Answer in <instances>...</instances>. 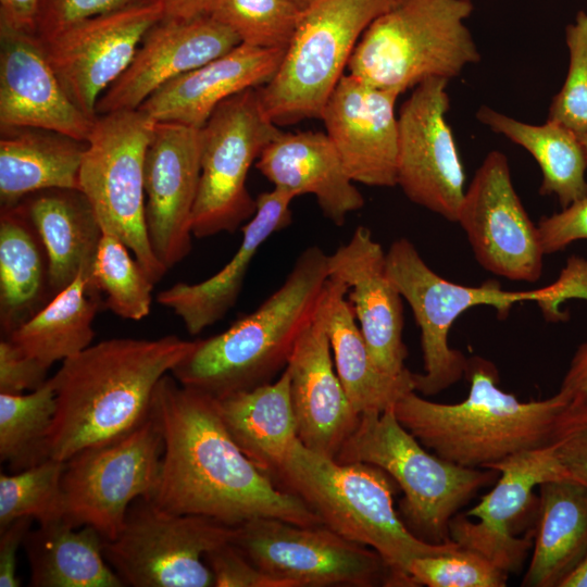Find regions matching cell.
I'll use <instances>...</instances> for the list:
<instances>
[{"label": "cell", "mask_w": 587, "mask_h": 587, "mask_svg": "<svg viewBox=\"0 0 587 587\" xmlns=\"http://www.w3.org/2000/svg\"><path fill=\"white\" fill-rule=\"evenodd\" d=\"M151 414L164 439L159 485L151 498L160 508L229 526L257 517L323 524L302 499L280 489L240 450L214 398L166 374L154 389Z\"/></svg>", "instance_id": "obj_1"}, {"label": "cell", "mask_w": 587, "mask_h": 587, "mask_svg": "<svg viewBox=\"0 0 587 587\" xmlns=\"http://www.w3.org/2000/svg\"><path fill=\"white\" fill-rule=\"evenodd\" d=\"M195 345L175 335L112 338L64 360L51 376L57 408L48 439L50 458L65 462L140 426L150 417L159 380Z\"/></svg>", "instance_id": "obj_2"}, {"label": "cell", "mask_w": 587, "mask_h": 587, "mask_svg": "<svg viewBox=\"0 0 587 587\" xmlns=\"http://www.w3.org/2000/svg\"><path fill=\"white\" fill-rule=\"evenodd\" d=\"M327 255L317 246L304 249L278 289L223 333L197 339L171 375L214 399L271 383L316 314L329 276Z\"/></svg>", "instance_id": "obj_3"}, {"label": "cell", "mask_w": 587, "mask_h": 587, "mask_svg": "<svg viewBox=\"0 0 587 587\" xmlns=\"http://www.w3.org/2000/svg\"><path fill=\"white\" fill-rule=\"evenodd\" d=\"M467 397L437 403L410 391L394 407L401 425L424 447L454 464L487 469L521 451L546 447L567 407L559 390L542 400L521 401L498 386L496 366L469 359Z\"/></svg>", "instance_id": "obj_4"}, {"label": "cell", "mask_w": 587, "mask_h": 587, "mask_svg": "<svg viewBox=\"0 0 587 587\" xmlns=\"http://www.w3.org/2000/svg\"><path fill=\"white\" fill-rule=\"evenodd\" d=\"M273 480L302 499L325 526L375 550L401 587H415L409 575L412 560L458 547L454 541L437 545L413 535L395 509L394 479L375 465L340 463L297 439Z\"/></svg>", "instance_id": "obj_5"}, {"label": "cell", "mask_w": 587, "mask_h": 587, "mask_svg": "<svg viewBox=\"0 0 587 587\" xmlns=\"http://www.w3.org/2000/svg\"><path fill=\"white\" fill-rule=\"evenodd\" d=\"M472 0H399L361 36L348 73L399 95L429 78H451L479 62L465 24Z\"/></svg>", "instance_id": "obj_6"}, {"label": "cell", "mask_w": 587, "mask_h": 587, "mask_svg": "<svg viewBox=\"0 0 587 587\" xmlns=\"http://www.w3.org/2000/svg\"><path fill=\"white\" fill-rule=\"evenodd\" d=\"M387 273L412 310L421 330L423 373H414L415 391L434 396L458 383L467 371L469 359L449 346L452 324L473 307L489 305L504 319L515 303L534 301L547 321L569 319L561 311L562 286L554 283L539 289L509 291L499 282L480 286L449 282L434 272L407 238L395 240L386 252Z\"/></svg>", "instance_id": "obj_7"}, {"label": "cell", "mask_w": 587, "mask_h": 587, "mask_svg": "<svg viewBox=\"0 0 587 587\" xmlns=\"http://www.w3.org/2000/svg\"><path fill=\"white\" fill-rule=\"evenodd\" d=\"M423 447L390 408L361 414L335 460L369 463L386 472L403 492L399 514L408 529L421 540L446 544L452 541L451 519L499 472L461 466Z\"/></svg>", "instance_id": "obj_8"}, {"label": "cell", "mask_w": 587, "mask_h": 587, "mask_svg": "<svg viewBox=\"0 0 587 587\" xmlns=\"http://www.w3.org/2000/svg\"><path fill=\"white\" fill-rule=\"evenodd\" d=\"M399 0H316L300 11L294 37L272 79L257 88L277 126L321 118L370 24Z\"/></svg>", "instance_id": "obj_9"}, {"label": "cell", "mask_w": 587, "mask_h": 587, "mask_svg": "<svg viewBox=\"0 0 587 587\" xmlns=\"http://www.w3.org/2000/svg\"><path fill=\"white\" fill-rule=\"evenodd\" d=\"M154 125L138 109L97 115L79 170V190L102 232L122 240L157 284L167 270L152 251L146 222L145 160Z\"/></svg>", "instance_id": "obj_10"}, {"label": "cell", "mask_w": 587, "mask_h": 587, "mask_svg": "<svg viewBox=\"0 0 587 587\" xmlns=\"http://www.w3.org/2000/svg\"><path fill=\"white\" fill-rule=\"evenodd\" d=\"M236 534L237 526L173 513L152 499L138 498L116 537L104 541L103 554L125 586L209 587L213 576L205 554L233 542Z\"/></svg>", "instance_id": "obj_11"}, {"label": "cell", "mask_w": 587, "mask_h": 587, "mask_svg": "<svg viewBox=\"0 0 587 587\" xmlns=\"http://www.w3.org/2000/svg\"><path fill=\"white\" fill-rule=\"evenodd\" d=\"M257 88L221 102L201 128V172L191 214L197 238L233 234L255 213L257 201L246 185L248 173L282 132L264 113Z\"/></svg>", "instance_id": "obj_12"}, {"label": "cell", "mask_w": 587, "mask_h": 587, "mask_svg": "<svg viewBox=\"0 0 587 587\" xmlns=\"http://www.w3.org/2000/svg\"><path fill=\"white\" fill-rule=\"evenodd\" d=\"M163 453V435L152 414L127 435L78 451L65 461L62 476L64 517L112 540L130 504L154 496Z\"/></svg>", "instance_id": "obj_13"}, {"label": "cell", "mask_w": 587, "mask_h": 587, "mask_svg": "<svg viewBox=\"0 0 587 587\" xmlns=\"http://www.w3.org/2000/svg\"><path fill=\"white\" fill-rule=\"evenodd\" d=\"M233 544L261 571L289 587H401L375 550L324 524L302 526L257 517L237 526Z\"/></svg>", "instance_id": "obj_14"}, {"label": "cell", "mask_w": 587, "mask_h": 587, "mask_svg": "<svg viewBox=\"0 0 587 587\" xmlns=\"http://www.w3.org/2000/svg\"><path fill=\"white\" fill-rule=\"evenodd\" d=\"M487 469L500 474L495 487L466 513L451 519L450 539L508 574L517 573L534 545L535 528L517 536V529L537 516L534 489L545 482L570 476L547 446L517 452Z\"/></svg>", "instance_id": "obj_15"}, {"label": "cell", "mask_w": 587, "mask_h": 587, "mask_svg": "<svg viewBox=\"0 0 587 587\" xmlns=\"http://www.w3.org/2000/svg\"><path fill=\"white\" fill-rule=\"evenodd\" d=\"M449 80L429 78L414 87L398 114L397 185L412 202L457 222L465 174L446 114Z\"/></svg>", "instance_id": "obj_16"}, {"label": "cell", "mask_w": 587, "mask_h": 587, "mask_svg": "<svg viewBox=\"0 0 587 587\" xmlns=\"http://www.w3.org/2000/svg\"><path fill=\"white\" fill-rule=\"evenodd\" d=\"M457 223L476 261L490 273L517 282H537L545 255L538 227L512 184L507 157L490 151L465 190Z\"/></svg>", "instance_id": "obj_17"}, {"label": "cell", "mask_w": 587, "mask_h": 587, "mask_svg": "<svg viewBox=\"0 0 587 587\" xmlns=\"http://www.w3.org/2000/svg\"><path fill=\"white\" fill-rule=\"evenodd\" d=\"M162 18L157 1L87 18L40 41L70 99L96 118L100 96L128 67L146 33Z\"/></svg>", "instance_id": "obj_18"}, {"label": "cell", "mask_w": 587, "mask_h": 587, "mask_svg": "<svg viewBox=\"0 0 587 587\" xmlns=\"http://www.w3.org/2000/svg\"><path fill=\"white\" fill-rule=\"evenodd\" d=\"M201 153V128L155 123L145 160L146 222L152 251L167 271L191 250Z\"/></svg>", "instance_id": "obj_19"}, {"label": "cell", "mask_w": 587, "mask_h": 587, "mask_svg": "<svg viewBox=\"0 0 587 587\" xmlns=\"http://www.w3.org/2000/svg\"><path fill=\"white\" fill-rule=\"evenodd\" d=\"M399 96L349 73L341 76L329 96L321 120L353 182L397 186L399 129L395 107Z\"/></svg>", "instance_id": "obj_20"}, {"label": "cell", "mask_w": 587, "mask_h": 587, "mask_svg": "<svg viewBox=\"0 0 587 587\" xmlns=\"http://www.w3.org/2000/svg\"><path fill=\"white\" fill-rule=\"evenodd\" d=\"M238 36L209 15L155 23L143 36L130 64L100 96L97 115L137 110L172 79L237 47Z\"/></svg>", "instance_id": "obj_21"}, {"label": "cell", "mask_w": 587, "mask_h": 587, "mask_svg": "<svg viewBox=\"0 0 587 587\" xmlns=\"http://www.w3.org/2000/svg\"><path fill=\"white\" fill-rule=\"evenodd\" d=\"M95 120L70 99L40 39L0 25V128H45L87 142Z\"/></svg>", "instance_id": "obj_22"}, {"label": "cell", "mask_w": 587, "mask_h": 587, "mask_svg": "<svg viewBox=\"0 0 587 587\" xmlns=\"http://www.w3.org/2000/svg\"><path fill=\"white\" fill-rule=\"evenodd\" d=\"M327 268L329 276L348 286V300L377 366L391 375L405 372L402 296L388 276L386 252L371 230L358 226L346 243L327 255Z\"/></svg>", "instance_id": "obj_23"}, {"label": "cell", "mask_w": 587, "mask_h": 587, "mask_svg": "<svg viewBox=\"0 0 587 587\" xmlns=\"http://www.w3.org/2000/svg\"><path fill=\"white\" fill-rule=\"evenodd\" d=\"M286 369L298 439L307 448L335 459L360 415L336 373L319 307L299 336Z\"/></svg>", "instance_id": "obj_24"}, {"label": "cell", "mask_w": 587, "mask_h": 587, "mask_svg": "<svg viewBox=\"0 0 587 587\" xmlns=\"http://www.w3.org/2000/svg\"><path fill=\"white\" fill-rule=\"evenodd\" d=\"M285 49L239 43L227 53L160 87L139 108L155 123H178L202 128L227 98L268 83Z\"/></svg>", "instance_id": "obj_25"}, {"label": "cell", "mask_w": 587, "mask_h": 587, "mask_svg": "<svg viewBox=\"0 0 587 587\" xmlns=\"http://www.w3.org/2000/svg\"><path fill=\"white\" fill-rule=\"evenodd\" d=\"M295 198L292 192L275 187L260 193L255 213L241 229V242L224 267L202 282L176 283L160 291L158 303L179 316L190 335H198L222 320L235 305L261 246L274 233L290 225V204Z\"/></svg>", "instance_id": "obj_26"}, {"label": "cell", "mask_w": 587, "mask_h": 587, "mask_svg": "<svg viewBox=\"0 0 587 587\" xmlns=\"http://www.w3.org/2000/svg\"><path fill=\"white\" fill-rule=\"evenodd\" d=\"M255 167L275 188L296 197L313 195L324 216L337 226L364 207L326 133L280 132L262 150Z\"/></svg>", "instance_id": "obj_27"}, {"label": "cell", "mask_w": 587, "mask_h": 587, "mask_svg": "<svg viewBox=\"0 0 587 587\" xmlns=\"http://www.w3.org/2000/svg\"><path fill=\"white\" fill-rule=\"evenodd\" d=\"M347 295L348 286L328 276L319 303L335 370L357 414L382 413L415 391L414 373L391 375L377 366Z\"/></svg>", "instance_id": "obj_28"}, {"label": "cell", "mask_w": 587, "mask_h": 587, "mask_svg": "<svg viewBox=\"0 0 587 587\" xmlns=\"http://www.w3.org/2000/svg\"><path fill=\"white\" fill-rule=\"evenodd\" d=\"M18 204L47 252L54 296L80 272L90 276L103 232L86 196L79 189L52 188L32 193Z\"/></svg>", "instance_id": "obj_29"}, {"label": "cell", "mask_w": 587, "mask_h": 587, "mask_svg": "<svg viewBox=\"0 0 587 587\" xmlns=\"http://www.w3.org/2000/svg\"><path fill=\"white\" fill-rule=\"evenodd\" d=\"M587 554V486L571 479L539 485L533 554L525 587H560Z\"/></svg>", "instance_id": "obj_30"}, {"label": "cell", "mask_w": 587, "mask_h": 587, "mask_svg": "<svg viewBox=\"0 0 587 587\" xmlns=\"http://www.w3.org/2000/svg\"><path fill=\"white\" fill-rule=\"evenodd\" d=\"M86 148V141L45 128H0L1 208L46 189H79Z\"/></svg>", "instance_id": "obj_31"}, {"label": "cell", "mask_w": 587, "mask_h": 587, "mask_svg": "<svg viewBox=\"0 0 587 587\" xmlns=\"http://www.w3.org/2000/svg\"><path fill=\"white\" fill-rule=\"evenodd\" d=\"M215 400L236 445L273 479L298 439L288 370L275 382Z\"/></svg>", "instance_id": "obj_32"}, {"label": "cell", "mask_w": 587, "mask_h": 587, "mask_svg": "<svg viewBox=\"0 0 587 587\" xmlns=\"http://www.w3.org/2000/svg\"><path fill=\"white\" fill-rule=\"evenodd\" d=\"M104 538L65 517L39 524L25 537L33 587H123L104 558Z\"/></svg>", "instance_id": "obj_33"}, {"label": "cell", "mask_w": 587, "mask_h": 587, "mask_svg": "<svg viewBox=\"0 0 587 587\" xmlns=\"http://www.w3.org/2000/svg\"><path fill=\"white\" fill-rule=\"evenodd\" d=\"M54 294L49 261L20 204L0 211V327L8 337L39 312Z\"/></svg>", "instance_id": "obj_34"}, {"label": "cell", "mask_w": 587, "mask_h": 587, "mask_svg": "<svg viewBox=\"0 0 587 587\" xmlns=\"http://www.w3.org/2000/svg\"><path fill=\"white\" fill-rule=\"evenodd\" d=\"M476 118L533 155L542 173L540 195H554L562 208L586 195L587 157L574 132L548 120L541 125L524 123L488 105L477 110Z\"/></svg>", "instance_id": "obj_35"}, {"label": "cell", "mask_w": 587, "mask_h": 587, "mask_svg": "<svg viewBox=\"0 0 587 587\" xmlns=\"http://www.w3.org/2000/svg\"><path fill=\"white\" fill-rule=\"evenodd\" d=\"M101 304L102 297L91 286L90 276L80 272L39 312L4 338L50 367L91 345L92 323Z\"/></svg>", "instance_id": "obj_36"}, {"label": "cell", "mask_w": 587, "mask_h": 587, "mask_svg": "<svg viewBox=\"0 0 587 587\" xmlns=\"http://www.w3.org/2000/svg\"><path fill=\"white\" fill-rule=\"evenodd\" d=\"M55 408L52 377L28 394L0 392V460L14 473L50 458L48 439Z\"/></svg>", "instance_id": "obj_37"}, {"label": "cell", "mask_w": 587, "mask_h": 587, "mask_svg": "<svg viewBox=\"0 0 587 587\" xmlns=\"http://www.w3.org/2000/svg\"><path fill=\"white\" fill-rule=\"evenodd\" d=\"M129 248L117 237L103 233L90 272V284L101 295L103 305L120 317L145 319L151 309L155 283Z\"/></svg>", "instance_id": "obj_38"}, {"label": "cell", "mask_w": 587, "mask_h": 587, "mask_svg": "<svg viewBox=\"0 0 587 587\" xmlns=\"http://www.w3.org/2000/svg\"><path fill=\"white\" fill-rule=\"evenodd\" d=\"M65 462L53 458L12 475H0V530L30 516L38 524L64 517L62 476Z\"/></svg>", "instance_id": "obj_39"}, {"label": "cell", "mask_w": 587, "mask_h": 587, "mask_svg": "<svg viewBox=\"0 0 587 587\" xmlns=\"http://www.w3.org/2000/svg\"><path fill=\"white\" fill-rule=\"evenodd\" d=\"M300 11L287 0H213L209 16L232 29L241 43L286 50Z\"/></svg>", "instance_id": "obj_40"}, {"label": "cell", "mask_w": 587, "mask_h": 587, "mask_svg": "<svg viewBox=\"0 0 587 587\" xmlns=\"http://www.w3.org/2000/svg\"><path fill=\"white\" fill-rule=\"evenodd\" d=\"M415 586L504 587L509 574L482 554L458 546L448 552L419 557L409 565Z\"/></svg>", "instance_id": "obj_41"}, {"label": "cell", "mask_w": 587, "mask_h": 587, "mask_svg": "<svg viewBox=\"0 0 587 587\" xmlns=\"http://www.w3.org/2000/svg\"><path fill=\"white\" fill-rule=\"evenodd\" d=\"M569 68L564 83L549 105L547 120L576 135L587 134V12L578 11L565 27Z\"/></svg>", "instance_id": "obj_42"}, {"label": "cell", "mask_w": 587, "mask_h": 587, "mask_svg": "<svg viewBox=\"0 0 587 587\" xmlns=\"http://www.w3.org/2000/svg\"><path fill=\"white\" fill-rule=\"evenodd\" d=\"M159 0H40L36 36L47 40L87 18Z\"/></svg>", "instance_id": "obj_43"}, {"label": "cell", "mask_w": 587, "mask_h": 587, "mask_svg": "<svg viewBox=\"0 0 587 587\" xmlns=\"http://www.w3.org/2000/svg\"><path fill=\"white\" fill-rule=\"evenodd\" d=\"M570 478L587 486V411H564L547 444Z\"/></svg>", "instance_id": "obj_44"}, {"label": "cell", "mask_w": 587, "mask_h": 587, "mask_svg": "<svg viewBox=\"0 0 587 587\" xmlns=\"http://www.w3.org/2000/svg\"><path fill=\"white\" fill-rule=\"evenodd\" d=\"M215 587H289L261 571L233 542L224 544L204 557Z\"/></svg>", "instance_id": "obj_45"}, {"label": "cell", "mask_w": 587, "mask_h": 587, "mask_svg": "<svg viewBox=\"0 0 587 587\" xmlns=\"http://www.w3.org/2000/svg\"><path fill=\"white\" fill-rule=\"evenodd\" d=\"M49 366L28 355L8 338L0 341V392L25 394L42 386Z\"/></svg>", "instance_id": "obj_46"}, {"label": "cell", "mask_w": 587, "mask_h": 587, "mask_svg": "<svg viewBox=\"0 0 587 587\" xmlns=\"http://www.w3.org/2000/svg\"><path fill=\"white\" fill-rule=\"evenodd\" d=\"M537 227L545 254L562 251L577 240H587V192L560 212L542 216Z\"/></svg>", "instance_id": "obj_47"}, {"label": "cell", "mask_w": 587, "mask_h": 587, "mask_svg": "<svg viewBox=\"0 0 587 587\" xmlns=\"http://www.w3.org/2000/svg\"><path fill=\"white\" fill-rule=\"evenodd\" d=\"M33 520L30 516L16 519L0 530L1 587H17L21 585L16 576V554L30 530Z\"/></svg>", "instance_id": "obj_48"}, {"label": "cell", "mask_w": 587, "mask_h": 587, "mask_svg": "<svg viewBox=\"0 0 587 587\" xmlns=\"http://www.w3.org/2000/svg\"><path fill=\"white\" fill-rule=\"evenodd\" d=\"M560 390L567 398L566 411H587V342L575 352Z\"/></svg>", "instance_id": "obj_49"}, {"label": "cell", "mask_w": 587, "mask_h": 587, "mask_svg": "<svg viewBox=\"0 0 587 587\" xmlns=\"http://www.w3.org/2000/svg\"><path fill=\"white\" fill-rule=\"evenodd\" d=\"M40 0H0V25L36 34Z\"/></svg>", "instance_id": "obj_50"}, {"label": "cell", "mask_w": 587, "mask_h": 587, "mask_svg": "<svg viewBox=\"0 0 587 587\" xmlns=\"http://www.w3.org/2000/svg\"><path fill=\"white\" fill-rule=\"evenodd\" d=\"M163 9V18L192 20L209 15L213 0H159Z\"/></svg>", "instance_id": "obj_51"}, {"label": "cell", "mask_w": 587, "mask_h": 587, "mask_svg": "<svg viewBox=\"0 0 587 587\" xmlns=\"http://www.w3.org/2000/svg\"><path fill=\"white\" fill-rule=\"evenodd\" d=\"M560 587H587V554Z\"/></svg>", "instance_id": "obj_52"}, {"label": "cell", "mask_w": 587, "mask_h": 587, "mask_svg": "<svg viewBox=\"0 0 587 587\" xmlns=\"http://www.w3.org/2000/svg\"><path fill=\"white\" fill-rule=\"evenodd\" d=\"M295 4L298 9L303 10L308 8L310 4H312L316 0H287Z\"/></svg>", "instance_id": "obj_53"}, {"label": "cell", "mask_w": 587, "mask_h": 587, "mask_svg": "<svg viewBox=\"0 0 587 587\" xmlns=\"http://www.w3.org/2000/svg\"><path fill=\"white\" fill-rule=\"evenodd\" d=\"M579 138H580V141H582L583 146H584L586 157H587V134L580 135Z\"/></svg>", "instance_id": "obj_54"}]
</instances>
